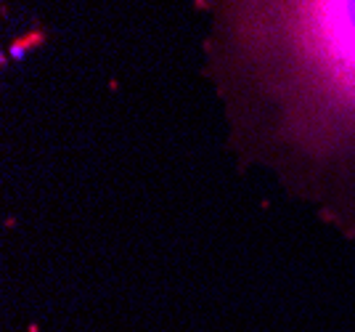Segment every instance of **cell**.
<instances>
[{
	"label": "cell",
	"instance_id": "obj_1",
	"mask_svg": "<svg viewBox=\"0 0 355 332\" xmlns=\"http://www.w3.org/2000/svg\"><path fill=\"white\" fill-rule=\"evenodd\" d=\"M241 11L318 101L355 115V0H241Z\"/></svg>",
	"mask_w": 355,
	"mask_h": 332
}]
</instances>
